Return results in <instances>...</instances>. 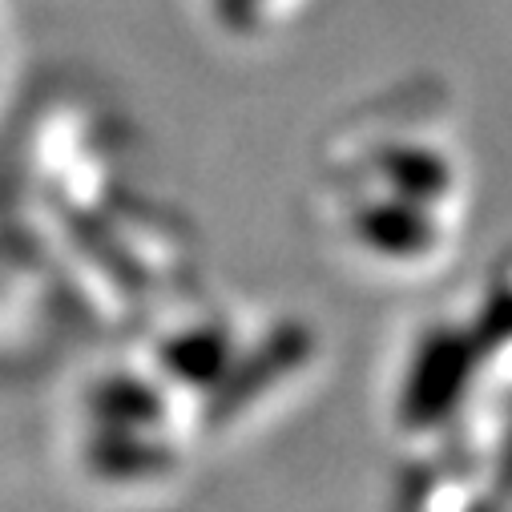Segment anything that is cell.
I'll return each instance as SVG.
<instances>
[{"mask_svg": "<svg viewBox=\"0 0 512 512\" xmlns=\"http://www.w3.org/2000/svg\"><path fill=\"white\" fill-rule=\"evenodd\" d=\"M424 218L412 210V206H383V210H371L359 230L371 246H383V250H392L396 259H404L408 250H420L432 242V230L420 226Z\"/></svg>", "mask_w": 512, "mask_h": 512, "instance_id": "cell-1", "label": "cell"}, {"mask_svg": "<svg viewBox=\"0 0 512 512\" xmlns=\"http://www.w3.org/2000/svg\"><path fill=\"white\" fill-rule=\"evenodd\" d=\"M222 339L218 335H198V339H178L174 343V371L178 375H218L222 363Z\"/></svg>", "mask_w": 512, "mask_h": 512, "instance_id": "cell-2", "label": "cell"}]
</instances>
